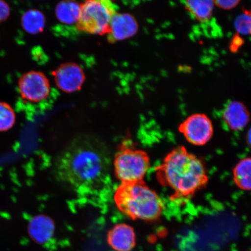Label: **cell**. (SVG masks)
<instances>
[{"instance_id": "e0dca14e", "label": "cell", "mask_w": 251, "mask_h": 251, "mask_svg": "<svg viewBox=\"0 0 251 251\" xmlns=\"http://www.w3.org/2000/svg\"><path fill=\"white\" fill-rule=\"evenodd\" d=\"M16 122L13 108L5 102L0 101V132L10 130Z\"/></svg>"}, {"instance_id": "9c48e42d", "label": "cell", "mask_w": 251, "mask_h": 251, "mask_svg": "<svg viewBox=\"0 0 251 251\" xmlns=\"http://www.w3.org/2000/svg\"><path fill=\"white\" fill-rule=\"evenodd\" d=\"M107 242L116 251H132L136 244L134 228L125 224L115 225L108 231Z\"/></svg>"}, {"instance_id": "ffe728a7", "label": "cell", "mask_w": 251, "mask_h": 251, "mask_svg": "<svg viewBox=\"0 0 251 251\" xmlns=\"http://www.w3.org/2000/svg\"><path fill=\"white\" fill-rule=\"evenodd\" d=\"M11 13V9L8 3L0 0V23L7 20Z\"/></svg>"}, {"instance_id": "7a4b0ae2", "label": "cell", "mask_w": 251, "mask_h": 251, "mask_svg": "<svg viewBox=\"0 0 251 251\" xmlns=\"http://www.w3.org/2000/svg\"><path fill=\"white\" fill-rule=\"evenodd\" d=\"M157 180L172 191V200L191 199L209 182L205 164L199 157L178 146L166 155L155 168Z\"/></svg>"}, {"instance_id": "52a82bcc", "label": "cell", "mask_w": 251, "mask_h": 251, "mask_svg": "<svg viewBox=\"0 0 251 251\" xmlns=\"http://www.w3.org/2000/svg\"><path fill=\"white\" fill-rule=\"evenodd\" d=\"M50 89L48 78L38 71L28 72L18 81V90L22 99L29 102L44 101L49 97Z\"/></svg>"}, {"instance_id": "277c9868", "label": "cell", "mask_w": 251, "mask_h": 251, "mask_svg": "<svg viewBox=\"0 0 251 251\" xmlns=\"http://www.w3.org/2000/svg\"><path fill=\"white\" fill-rule=\"evenodd\" d=\"M150 166L148 153L130 144H124L116 153L113 161L115 177L121 183L144 181Z\"/></svg>"}, {"instance_id": "2e32d148", "label": "cell", "mask_w": 251, "mask_h": 251, "mask_svg": "<svg viewBox=\"0 0 251 251\" xmlns=\"http://www.w3.org/2000/svg\"><path fill=\"white\" fill-rule=\"evenodd\" d=\"M81 12V5L74 1H62L56 6L55 13L62 24H77Z\"/></svg>"}, {"instance_id": "7c38bea8", "label": "cell", "mask_w": 251, "mask_h": 251, "mask_svg": "<svg viewBox=\"0 0 251 251\" xmlns=\"http://www.w3.org/2000/svg\"><path fill=\"white\" fill-rule=\"evenodd\" d=\"M54 229V223L51 219L40 215L30 220L28 225V234L34 242L43 244L51 239Z\"/></svg>"}, {"instance_id": "44dd1931", "label": "cell", "mask_w": 251, "mask_h": 251, "mask_svg": "<svg viewBox=\"0 0 251 251\" xmlns=\"http://www.w3.org/2000/svg\"><path fill=\"white\" fill-rule=\"evenodd\" d=\"M244 40L238 35L235 36L232 39L230 49L232 51H237L241 46H242Z\"/></svg>"}, {"instance_id": "30bf717a", "label": "cell", "mask_w": 251, "mask_h": 251, "mask_svg": "<svg viewBox=\"0 0 251 251\" xmlns=\"http://www.w3.org/2000/svg\"><path fill=\"white\" fill-rule=\"evenodd\" d=\"M225 124L232 131L244 129L250 121V114L247 106L238 101L229 102L222 112Z\"/></svg>"}, {"instance_id": "ba28073f", "label": "cell", "mask_w": 251, "mask_h": 251, "mask_svg": "<svg viewBox=\"0 0 251 251\" xmlns=\"http://www.w3.org/2000/svg\"><path fill=\"white\" fill-rule=\"evenodd\" d=\"M56 85L65 93H74L79 90L84 81L82 69L74 63L62 65L54 74Z\"/></svg>"}, {"instance_id": "5b68a950", "label": "cell", "mask_w": 251, "mask_h": 251, "mask_svg": "<svg viewBox=\"0 0 251 251\" xmlns=\"http://www.w3.org/2000/svg\"><path fill=\"white\" fill-rule=\"evenodd\" d=\"M117 6L110 1L92 0L81 5L78 29L93 34L108 32L110 25L117 13Z\"/></svg>"}, {"instance_id": "603a6c76", "label": "cell", "mask_w": 251, "mask_h": 251, "mask_svg": "<svg viewBox=\"0 0 251 251\" xmlns=\"http://www.w3.org/2000/svg\"></svg>"}, {"instance_id": "8992f818", "label": "cell", "mask_w": 251, "mask_h": 251, "mask_svg": "<svg viewBox=\"0 0 251 251\" xmlns=\"http://www.w3.org/2000/svg\"><path fill=\"white\" fill-rule=\"evenodd\" d=\"M178 131L188 143L196 146L206 145L212 139L213 126L212 121L203 114L189 116L178 126Z\"/></svg>"}, {"instance_id": "8fae6325", "label": "cell", "mask_w": 251, "mask_h": 251, "mask_svg": "<svg viewBox=\"0 0 251 251\" xmlns=\"http://www.w3.org/2000/svg\"><path fill=\"white\" fill-rule=\"evenodd\" d=\"M138 24L133 16L117 13L113 17L108 32L112 40L120 41L130 38L137 33Z\"/></svg>"}, {"instance_id": "4fadbf2b", "label": "cell", "mask_w": 251, "mask_h": 251, "mask_svg": "<svg viewBox=\"0 0 251 251\" xmlns=\"http://www.w3.org/2000/svg\"><path fill=\"white\" fill-rule=\"evenodd\" d=\"M46 18L39 9H31L23 14L21 18L23 29L27 33L37 34L42 32L46 26Z\"/></svg>"}, {"instance_id": "7402d4cb", "label": "cell", "mask_w": 251, "mask_h": 251, "mask_svg": "<svg viewBox=\"0 0 251 251\" xmlns=\"http://www.w3.org/2000/svg\"><path fill=\"white\" fill-rule=\"evenodd\" d=\"M246 140L248 146H249L250 148L251 149V127L250 128L249 131H248Z\"/></svg>"}, {"instance_id": "9a60e30c", "label": "cell", "mask_w": 251, "mask_h": 251, "mask_svg": "<svg viewBox=\"0 0 251 251\" xmlns=\"http://www.w3.org/2000/svg\"><path fill=\"white\" fill-rule=\"evenodd\" d=\"M186 9L197 20L205 23L211 19L214 9V1L209 0H190L186 1Z\"/></svg>"}, {"instance_id": "5bb4252c", "label": "cell", "mask_w": 251, "mask_h": 251, "mask_svg": "<svg viewBox=\"0 0 251 251\" xmlns=\"http://www.w3.org/2000/svg\"><path fill=\"white\" fill-rule=\"evenodd\" d=\"M233 178L235 184L240 189L251 191V157H246L235 165Z\"/></svg>"}, {"instance_id": "d6986e66", "label": "cell", "mask_w": 251, "mask_h": 251, "mask_svg": "<svg viewBox=\"0 0 251 251\" xmlns=\"http://www.w3.org/2000/svg\"><path fill=\"white\" fill-rule=\"evenodd\" d=\"M215 5L217 6L220 8L225 9V10H230L233 9L239 4L240 1L238 0H228V1H213Z\"/></svg>"}, {"instance_id": "ac0fdd59", "label": "cell", "mask_w": 251, "mask_h": 251, "mask_svg": "<svg viewBox=\"0 0 251 251\" xmlns=\"http://www.w3.org/2000/svg\"><path fill=\"white\" fill-rule=\"evenodd\" d=\"M234 26L238 34L251 35V9L238 16L234 22Z\"/></svg>"}, {"instance_id": "3957f363", "label": "cell", "mask_w": 251, "mask_h": 251, "mask_svg": "<svg viewBox=\"0 0 251 251\" xmlns=\"http://www.w3.org/2000/svg\"><path fill=\"white\" fill-rule=\"evenodd\" d=\"M114 200L119 211L133 220L155 222L164 210L161 197L144 181L121 183L115 191Z\"/></svg>"}, {"instance_id": "6da1fadb", "label": "cell", "mask_w": 251, "mask_h": 251, "mask_svg": "<svg viewBox=\"0 0 251 251\" xmlns=\"http://www.w3.org/2000/svg\"><path fill=\"white\" fill-rule=\"evenodd\" d=\"M111 158L107 147L90 136L76 138L56 159V179L80 194L98 191L107 181Z\"/></svg>"}]
</instances>
